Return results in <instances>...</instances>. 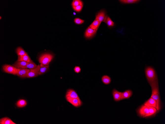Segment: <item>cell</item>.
<instances>
[{
	"label": "cell",
	"mask_w": 165,
	"mask_h": 124,
	"mask_svg": "<svg viewBox=\"0 0 165 124\" xmlns=\"http://www.w3.org/2000/svg\"><path fill=\"white\" fill-rule=\"evenodd\" d=\"M29 63V62L24 61H17L13 65V66L16 68H22Z\"/></svg>",
	"instance_id": "16"
},
{
	"label": "cell",
	"mask_w": 165,
	"mask_h": 124,
	"mask_svg": "<svg viewBox=\"0 0 165 124\" xmlns=\"http://www.w3.org/2000/svg\"><path fill=\"white\" fill-rule=\"evenodd\" d=\"M144 105L148 107H152L156 109V101L152 98H150L144 103Z\"/></svg>",
	"instance_id": "11"
},
{
	"label": "cell",
	"mask_w": 165,
	"mask_h": 124,
	"mask_svg": "<svg viewBox=\"0 0 165 124\" xmlns=\"http://www.w3.org/2000/svg\"><path fill=\"white\" fill-rule=\"evenodd\" d=\"M53 58V56L49 53L42 55L39 58V62L41 64L44 65H48Z\"/></svg>",
	"instance_id": "3"
},
{
	"label": "cell",
	"mask_w": 165,
	"mask_h": 124,
	"mask_svg": "<svg viewBox=\"0 0 165 124\" xmlns=\"http://www.w3.org/2000/svg\"><path fill=\"white\" fill-rule=\"evenodd\" d=\"M145 73L149 84L157 80L155 71L152 67H147L145 70Z\"/></svg>",
	"instance_id": "2"
},
{
	"label": "cell",
	"mask_w": 165,
	"mask_h": 124,
	"mask_svg": "<svg viewBox=\"0 0 165 124\" xmlns=\"http://www.w3.org/2000/svg\"><path fill=\"white\" fill-rule=\"evenodd\" d=\"M103 21L109 27H112L114 26V23L107 15L105 16Z\"/></svg>",
	"instance_id": "13"
},
{
	"label": "cell",
	"mask_w": 165,
	"mask_h": 124,
	"mask_svg": "<svg viewBox=\"0 0 165 124\" xmlns=\"http://www.w3.org/2000/svg\"><path fill=\"white\" fill-rule=\"evenodd\" d=\"M66 97H69L77 99L79 101V106H81L82 104V102L80 99L77 93L74 90L69 89L67 91Z\"/></svg>",
	"instance_id": "7"
},
{
	"label": "cell",
	"mask_w": 165,
	"mask_h": 124,
	"mask_svg": "<svg viewBox=\"0 0 165 124\" xmlns=\"http://www.w3.org/2000/svg\"><path fill=\"white\" fill-rule=\"evenodd\" d=\"M2 69L5 72L13 75H16L17 68L8 65H5L2 67Z\"/></svg>",
	"instance_id": "4"
},
{
	"label": "cell",
	"mask_w": 165,
	"mask_h": 124,
	"mask_svg": "<svg viewBox=\"0 0 165 124\" xmlns=\"http://www.w3.org/2000/svg\"><path fill=\"white\" fill-rule=\"evenodd\" d=\"M26 101L24 99H20L17 102V105L19 107H22L25 106L26 105Z\"/></svg>",
	"instance_id": "23"
},
{
	"label": "cell",
	"mask_w": 165,
	"mask_h": 124,
	"mask_svg": "<svg viewBox=\"0 0 165 124\" xmlns=\"http://www.w3.org/2000/svg\"><path fill=\"white\" fill-rule=\"evenodd\" d=\"M132 94V92L130 90H128L122 92L121 100L128 99L130 97Z\"/></svg>",
	"instance_id": "14"
},
{
	"label": "cell",
	"mask_w": 165,
	"mask_h": 124,
	"mask_svg": "<svg viewBox=\"0 0 165 124\" xmlns=\"http://www.w3.org/2000/svg\"><path fill=\"white\" fill-rule=\"evenodd\" d=\"M17 68L16 75L22 78L27 77V74L30 69L24 68Z\"/></svg>",
	"instance_id": "5"
},
{
	"label": "cell",
	"mask_w": 165,
	"mask_h": 124,
	"mask_svg": "<svg viewBox=\"0 0 165 124\" xmlns=\"http://www.w3.org/2000/svg\"><path fill=\"white\" fill-rule=\"evenodd\" d=\"M96 32V31L95 30H93L89 27L85 32V36L87 38H90L93 36Z\"/></svg>",
	"instance_id": "12"
},
{
	"label": "cell",
	"mask_w": 165,
	"mask_h": 124,
	"mask_svg": "<svg viewBox=\"0 0 165 124\" xmlns=\"http://www.w3.org/2000/svg\"><path fill=\"white\" fill-rule=\"evenodd\" d=\"M106 14L104 11H101L98 13L96 16L95 19L98 20L99 21V24L97 30L100 25L101 22L103 21L105 17Z\"/></svg>",
	"instance_id": "9"
},
{
	"label": "cell",
	"mask_w": 165,
	"mask_h": 124,
	"mask_svg": "<svg viewBox=\"0 0 165 124\" xmlns=\"http://www.w3.org/2000/svg\"><path fill=\"white\" fill-rule=\"evenodd\" d=\"M16 51L18 56L28 55L27 53L21 47H18L16 49Z\"/></svg>",
	"instance_id": "21"
},
{
	"label": "cell",
	"mask_w": 165,
	"mask_h": 124,
	"mask_svg": "<svg viewBox=\"0 0 165 124\" xmlns=\"http://www.w3.org/2000/svg\"><path fill=\"white\" fill-rule=\"evenodd\" d=\"M151 87L152 94L151 98L155 100L156 101V109L159 111L160 108V101L158 80L149 84Z\"/></svg>",
	"instance_id": "1"
},
{
	"label": "cell",
	"mask_w": 165,
	"mask_h": 124,
	"mask_svg": "<svg viewBox=\"0 0 165 124\" xmlns=\"http://www.w3.org/2000/svg\"><path fill=\"white\" fill-rule=\"evenodd\" d=\"M83 6L78 5L77 6H72L73 9L77 12H80L82 10Z\"/></svg>",
	"instance_id": "29"
},
{
	"label": "cell",
	"mask_w": 165,
	"mask_h": 124,
	"mask_svg": "<svg viewBox=\"0 0 165 124\" xmlns=\"http://www.w3.org/2000/svg\"><path fill=\"white\" fill-rule=\"evenodd\" d=\"M74 71L76 73H78L80 72L81 71V69L79 66H76L74 68Z\"/></svg>",
	"instance_id": "30"
},
{
	"label": "cell",
	"mask_w": 165,
	"mask_h": 124,
	"mask_svg": "<svg viewBox=\"0 0 165 124\" xmlns=\"http://www.w3.org/2000/svg\"><path fill=\"white\" fill-rule=\"evenodd\" d=\"M74 15H75L76 13H75L74 12Z\"/></svg>",
	"instance_id": "31"
},
{
	"label": "cell",
	"mask_w": 165,
	"mask_h": 124,
	"mask_svg": "<svg viewBox=\"0 0 165 124\" xmlns=\"http://www.w3.org/2000/svg\"><path fill=\"white\" fill-rule=\"evenodd\" d=\"M38 65L33 62H31L23 67L22 68H29L30 69H34Z\"/></svg>",
	"instance_id": "24"
},
{
	"label": "cell",
	"mask_w": 165,
	"mask_h": 124,
	"mask_svg": "<svg viewBox=\"0 0 165 124\" xmlns=\"http://www.w3.org/2000/svg\"><path fill=\"white\" fill-rule=\"evenodd\" d=\"M0 124H16L9 118L5 117L1 118L0 120Z\"/></svg>",
	"instance_id": "18"
},
{
	"label": "cell",
	"mask_w": 165,
	"mask_h": 124,
	"mask_svg": "<svg viewBox=\"0 0 165 124\" xmlns=\"http://www.w3.org/2000/svg\"><path fill=\"white\" fill-rule=\"evenodd\" d=\"M74 22L77 24H80L84 22V20L78 18H76L74 19Z\"/></svg>",
	"instance_id": "28"
},
{
	"label": "cell",
	"mask_w": 165,
	"mask_h": 124,
	"mask_svg": "<svg viewBox=\"0 0 165 124\" xmlns=\"http://www.w3.org/2000/svg\"><path fill=\"white\" fill-rule=\"evenodd\" d=\"M0 19H1V16H0Z\"/></svg>",
	"instance_id": "32"
},
{
	"label": "cell",
	"mask_w": 165,
	"mask_h": 124,
	"mask_svg": "<svg viewBox=\"0 0 165 124\" xmlns=\"http://www.w3.org/2000/svg\"><path fill=\"white\" fill-rule=\"evenodd\" d=\"M17 61H24L29 63L32 62L31 60L28 55L18 56V58Z\"/></svg>",
	"instance_id": "15"
},
{
	"label": "cell",
	"mask_w": 165,
	"mask_h": 124,
	"mask_svg": "<svg viewBox=\"0 0 165 124\" xmlns=\"http://www.w3.org/2000/svg\"><path fill=\"white\" fill-rule=\"evenodd\" d=\"M67 100L75 107L79 106L78 100L76 98H73L69 97H66Z\"/></svg>",
	"instance_id": "10"
},
{
	"label": "cell",
	"mask_w": 165,
	"mask_h": 124,
	"mask_svg": "<svg viewBox=\"0 0 165 124\" xmlns=\"http://www.w3.org/2000/svg\"><path fill=\"white\" fill-rule=\"evenodd\" d=\"M122 92H119L115 89H114L113 91V94L114 99L115 101L121 100Z\"/></svg>",
	"instance_id": "17"
},
{
	"label": "cell",
	"mask_w": 165,
	"mask_h": 124,
	"mask_svg": "<svg viewBox=\"0 0 165 124\" xmlns=\"http://www.w3.org/2000/svg\"><path fill=\"white\" fill-rule=\"evenodd\" d=\"M40 69V66L39 64L36 68L30 69V71L28 74L27 77L28 78L35 77L39 75Z\"/></svg>",
	"instance_id": "8"
},
{
	"label": "cell",
	"mask_w": 165,
	"mask_h": 124,
	"mask_svg": "<svg viewBox=\"0 0 165 124\" xmlns=\"http://www.w3.org/2000/svg\"><path fill=\"white\" fill-rule=\"evenodd\" d=\"M99 24V21L98 20L95 19L89 26V27L93 30H95L96 31Z\"/></svg>",
	"instance_id": "20"
},
{
	"label": "cell",
	"mask_w": 165,
	"mask_h": 124,
	"mask_svg": "<svg viewBox=\"0 0 165 124\" xmlns=\"http://www.w3.org/2000/svg\"><path fill=\"white\" fill-rule=\"evenodd\" d=\"M138 113L139 116L142 117H145L149 113V109L147 107L144 105L138 109Z\"/></svg>",
	"instance_id": "6"
},
{
	"label": "cell",
	"mask_w": 165,
	"mask_h": 124,
	"mask_svg": "<svg viewBox=\"0 0 165 124\" xmlns=\"http://www.w3.org/2000/svg\"><path fill=\"white\" fill-rule=\"evenodd\" d=\"M83 5L82 1L79 0H74L72 3V5L73 6H77L78 5L83 6Z\"/></svg>",
	"instance_id": "27"
},
{
	"label": "cell",
	"mask_w": 165,
	"mask_h": 124,
	"mask_svg": "<svg viewBox=\"0 0 165 124\" xmlns=\"http://www.w3.org/2000/svg\"><path fill=\"white\" fill-rule=\"evenodd\" d=\"M102 80L104 84H109L111 80L109 77L106 75H104L102 77Z\"/></svg>",
	"instance_id": "25"
},
{
	"label": "cell",
	"mask_w": 165,
	"mask_h": 124,
	"mask_svg": "<svg viewBox=\"0 0 165 124\" xmlns=\"http://www.w3.org/2000/svg\"><path fill=\"white\" fill-rule=\"evenodd\" d=\"M49 67V65H44L41 64L39 75H41L45 73L48 69Z\"/></svg>",
	"instance_id": "19"
},
{
	"label": "cell",
	"mask_w": 165,
	"mask_h": 124,
	"mask_svg": "<svg viewBox=\"0 0 165 124\" xmlns=\"http://www.w3.org/2000/svg\"><path fill=\"white\" fill-rule=\"evenodd\" d=\"M149 110V113L146 116V117L151 116L155 113L157 111L156 108L152 107H148Z\"/></svg>",
	"instance_id": "26"
},
{
	"label": "cell",
	"mask_w": 165,
	"mask_h": 124,
	"mask_svg": "<svg viewBox=\"0 0 165 124\" xmlns=\"http://www.w3.org/2000/svg\"><path fill=\"white\" fill-rule=\"evenodd\" d=\"M119 1L124 4H133L138 2L140 0H120Z\"/></svg>",
	"instance_id": "22"
}]
</instances>
